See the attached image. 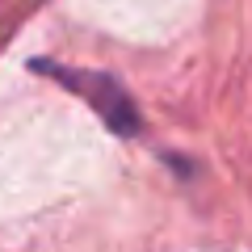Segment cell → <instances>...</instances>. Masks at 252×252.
<instances>
[{
	"instance_id": "cell-1",
	"label": "cell",
	"mask_w": 252,
	"mask_h": 252,
	"mask_svg": "<svg viewBox=\"0 0 252 252\" xmlns=\"http://www.w3.org/2000/svg\"><path fill=\"white\" fill-rule=\"evenodd\" d=\"M42 76L59 80L67 93L84 97L93 105V114L114 130V135H139V105L130 101V93L105 72H84V67H63V63H34Z\"/></svg>"
}]
</instances>
